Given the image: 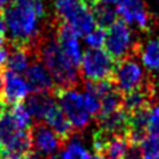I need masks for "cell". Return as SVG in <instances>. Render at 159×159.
Instances as JSON below:
<instances>
[{
	"mask_svg": "<svg viewBox=\"0 0 159 159\" xmlns=\"http://www.w3.org/2000/svg\"><path fill=\"white\" fill-rule=\"evenodd\" d=\"M6 21V39L11 47L33 49L47 32L45 17L37 12L34 0H11L3 9Z\"/></svg>",
	"mask_w": 159,
	"mask_h": 159,
	"instance_id": "1",
	"label": "cell"
},
{
	"mask_svg": "<svg viewBox=\"0 0 159 159\" xmlns=\"http://www.w3.org/2000/svg\"><path fill=\"white\" fill-rule=\"evenodd\" d=\"M54 31L52 33L49 29H47V32L43 34V37L39 40L37 45L33 49L37 58L43 61L49 73L52 74L56 88L76 89L81 84V74L78 73V68L73 65L60 47Z\"/></svg>",
	"mask_w": 159,
	"mask_h": 159,
	"instance_id": "2",
	"label": "cell"
},
{
	"mask_svg": "<svg viewBox=\"0 0 159 159\" xmlns=\"http://www.w3.org/2000/svg\"><path fill=\"white\" fill-rule=\"evenodd\" d=\"M29 130L20 126L11 110L6 109L0 117V147L4 151V159L9 157H25L32 151Z\"/></svg>",
	"mask_w": 159,
	"mask_h": 159,
	"instance_id": "3",
	"label": "cell"
},
{
	"mask_svg": "<svg viewBox=\"0 0 159 159\" xmlns=\"http://www.w3.org/2000/svg\"><path fill=\"white\" fill-rule=\"evenodd\" d=\"M139 47L141 44L137 43L131 27L121 19H118L106 29V40L103 48L116 61L137 56Z\"/></svg>",
	"mask_w": 159,
	"mask_h": 159,
	"instance_id": "4",
	"label": "cell"
},
{
	"mask_svg": "<svg viewBox=\"0 0 159 159\" xmlns=\"http://www.w3.org/2000/svg\"><path fill=\"white\" fill-rule=\"evenodd\" d=\"M54 94H56V99L60 107L65 113L76 133H82L90 125V114L85 107L82 94L77 92L76 89L60 88L56 89Z\"/></svg>",
	"mask_w": 159,
	"mask_h": 159,
	"instance_id": "5",
	"label": "cell"
},
{
	"mask_svg": "<svg viewBox=\"0 0 159 159\" xmlns=\"http://www.w3.org/2000/svg\"><path fill=\"white\" fill-rule=\"evenodd\" d=\"M117 61L109 54L105 49L89 48L84 53L81 69V77L86 81H105L111 80L116 69Z\"/></svg>",
	"mask_w": 159,
	"mask_h": 159,
	"instance_id": "6",
	"label": "cell"
},
{
	"mask_svg": "<svg viewBox=\"0 0 159 159\" xmlns=\"http://www.w3.org/2000/svg\"><path fill=\"white\" fill-rule=\"evenodd\" d=\"M111 81L123 96L141 88L147 82L143 66L135 56L117 61Z\"/></svg>",
	"mask_w": 159,
	"mask_h": 159,
	"instance_id": "7",
	"label": "cell"
},
{
	"mask_svg": "<svg viewBox=\"0 0 159 159\" xmlns=\"http://www.w3.org/2000/svg\"><path fill=\"white\" fill-rule=\"evenodd\" d=\"M29 133H31L32 150L45 158L60 152V148H62L65 145V142L44 122H34Z\"/></svg>",
	"mask_w": 159,
	"mask_h": 159,
	"instance_id": "8",
	"label": "cell"
},
{
	"mask_svg": "<svg viewBox=\"0 0 159 159\" xmlns=\"http://www.w3.org/2000/svg\"><path fill=\"white\" fill-rule=\"evenodd\" d=\"M116 9L118 17L130 27L135 25L142 31L150 27L151 17L143 0H118Z\"/></svg>",
	"mask_w": 159,
	"mask_h": 159,
	"instance_id": "9",
	"label": "cell"
},
{
	"mask_svg": "<svg viewBox=\"0 0 159 159\" xmlns=\"http://www.w3.org/2000/svg\"><path fill=\"white\" fill-rule=\"evenodd\" d=\"M54 24H56V31L54 32H56V39L60 47H61L64 53L68 56V58L72 61L73 65L80 68L84 54L78 41V36L66 23L54 20Z\"/></svg>",
	"mask_w": 159,
	"mask_h": 159,
	"instance_id": "10",
	"label": "cell"
},
{
	"mask_svg": "<svg viewBox=\"0 0 159 159\" xmlns=\"http://www.w3.org/2000/svg\"><path fill=\"white\" fill-rule=\"evenodd\" d=\"M24 78H25L29 90L32 93H43V92L54 93L57 89L52 74L49 73L43 61H40L37 57L28 66L25 73H24Z\"/></svg>",
	"mask_w": 159,
	"mask_h": 159,
	"instance_id": "11",
	"label": "cell"
},
{
	"mask_svg": "<svg viewBox=\"0 0 159 159\" xmlns=\"http://www.w3.org/2000/svg\"><path fill=\"white\" fill-rule=\"evenodd\" d=\"M4 93L3 101L6 105H16L23 102L29 94V86L25 78L9 69H4Z\"/></svg>",
	"mask_w": 159,
	"mask_h": 159,
	"instance_id": "12",
	"label": "cell"
},
{
	"mask_svg": "<svg viewBox=\"0 0 159 159\" xmlns=\"http://www.w3.org/2000/svg\"><path fill=\"white\" fill-rule=\"evenodd\" d=\"M28 113L31 114L33 122L45 121L48 113L52 110L54 105H57L56 94L51 92L43 93H31L23 101Z\"/></svg>",
	"mask_w": 159,
	"mask_h": 159,
	"instance_id": "13",
	"label": "cell"
},
{
	"mask_svg": "<svg viewBox=\"0 0 159 159\" xmlns=\"http://www.w3.org/2000/svg\"><path fill=\"white\" fill-rule=\"evenodd\" d=\"M66 24L70 25V28L76 32L78 37H85L88 33H90L94 28L98 27L94 13L86 3V0H84L81 7L72 15V17L68 20Z\"/></svg>",
	"mask_w": 159,
	"mask_h": 159,
	"instance_id": "14",
	"label": "cell"
},
{
	"mask_svg": "<svg viewBox=\"0 0 159 159\" xmlns=\"http://www.w3.org/2000/svg\"><path fill=\"white\" fill-rule=\"evenodd\" d=\"M97 126L99 130L114 134V135H126L129 130V113L125 109L97 117Z\"/></svg>",
	"mask_w": 159,
	"mask_h": 159,
	"instance_id": "15",
	"label": "cell"
},
{
	"mask_svg": "<svg viewBox=\"0 0 159 159\" xmlns=\"http://www.w3.org/2000/svg\"><path fill=\"white\" fill-rule=\"evenodd\" d=\"M45 123L65 143L68 141H70L73 135L78 134L73 129L72 123L69 122V119L65 116V113L62 111V109L60 107V106H57V105H54L52 110L48 113V116L45 118Z\"/></svg>",
	"mask_w": 159,
	"mask_h": 159,
	"instance_id": "16",
	"label": "cell"
},
{
	"mask_svg": "<svg viewBox=\"0 0 159 159\" xmlns=\"http://www.w3.org/2000/svg\"><path fill=\"white\" fill-rule=\"evenodd\" d=\"M34 49L25 48V47H11L9 45V53L6 62V66L9 70L17 74L25 73L31 62L36 58Z\"/></svg>",
	"mask_w": 159,
	"mask_h": 159,
	"instance_id": "17",
	"label": "cell"
},
{
	"mask_svg": "<svg viewBox=\"0 0 159 159\" xmlns=\"http://www.w3.org/2000/svg\"><path fill=\"white\" fill-rule=\"evenodd\" d=\"M152 88L148 82H146L145 85H142L141 88L135 89L130 93H127L123 96V105L122 109L130 114L139 110V109L150 106L151 98H152Z\"/></svg>",
	"mask_w": 159,
	"mask_h": 159,
	"instance_id": "18",
	"label": "cell"
},
{
	"mask_svg": "<svg viewBox=\"0 0 159 159\" xmlns=\"http://www.w3.org/2000/svg\"><path fill=\"white\" fill-rule=\"evenodd\" d=\"M133 145L127 139L126 135H110L102 150V155L107 159H125L129 150Z\"/></svg>",
	"mask_w": 159,
	"mask_h": 159,
	"instance_id": "19",
	"label": "cell"
},
{
	"mask_svg": "<svg viewBox=\"0 0 159 159\" xmlns=\"http://www.w3.org/2000/svg\"><path fill=\"white\" fill-rule=\"evenodd\" d=\"M142 65L148 70H159V39H148L139 47Z\"/></svg>",
	"mask_w": 159,
	"mask_h": 159,
	"instance_id": "20",
	"label": "cell"
},
{
	"mask_svg": "<svg viewBox=\"0 0 159 159\" xmlns=\"http://www.w3.org/2000/svg\"><path fill=\"white\" fill-rule=\"evenodd\" d=\"M99 101H101V114L99 116H105V114H110L122 109L123 94L118 90L113 82V85L99 96Z\"/></svg>",
	"mask_w": 159,
	"mask_h": 159,
	"instance_id": "21",
	"label": "cell"
},
{
	"mask_svg": "<svg viewBox=\"0 0 159 159\" xmlns=\"http://www.w3.org/2000/svg\"><path fill=\"white\" fill-rule=\"evenodd\" d=\"M76 137H77V134L72 137L70 141H68L69 143L62 150L64 158L65 159H92L89 151L80 143V141Z\"/></svg>",
	"mask_w": 159,
	"mask_h": 159,
	"instance_id": "22",
	"label": "cell"
},
{
	"mask_svg": "<svg viewBox=\"0 0 159 159\" xmlns=\"http://www.w3.org/2000/svg\"><path fill=\"white\" fill-rule=\"evenodd\" d=\"M143 159H159V135L157 134H147L139 145Z\"/></svg>",
	"mask_w": 159,
	"mask_h": 159,
	"instance_id": "23",
	"label": "cell"
},
{
	"mask_svg": "<svg viewBox=\"0 0 159 159\" xmlns=\"http://www.w3.org/2000/svg\"><path fill=\"white\" fill-rule=\"evenodd\" d=\"M11 113L12 116L15 117V119L17 121V123L20 126H21L23 129H31L32 125H33V119L31 117V114L28 113L27 107L24 106L23 102L20 103H16V105H12V109H11Z\"/></svg>",
	"mask_w": 159,
	"mask_h": 159,
	"instance_id": "24",
	"label": "cell"
},
{
	"mask_svg": "<svg viewBox=\"0 0 159 159\" xmlns=\"http://www.w3.org/2000/svg\"><path fill=\"white\" fill-rule=\"evenodd\" d=\"M84 39H85V43L89 45V48H94V49L103 48L106 40V29L97 27L90 33H88Z\"/></svg>",
	"mask_w": 159,
	"mask_h": 159,
	"instance_id": "25",
	"label": "cell"
},
{
	"mask_svg": "<svg viewBox=\"0 0 159 159\" xmlns=\"http://www.w3.org/2000/svg\"><path fill=\"white\" fill-rule=\"evenodd\" d=\"M82 97H84V103H85V107L89 111V114L97 118L101 114V101H99V98L96 94H93L88 90H85Z\"/></svg>",
	"mask_w": 159,
	"mask_h": 159,
	"instance_id": "26",
	"label": "cell"
},
{
	"mask_svg": "<svg viewBox=\"0 0 159 159\" xmlns=\"http://www.w3.org/2000/svg\"><path fill=\"white\" fill-rule=\"evenodd\" d=\"M147 131L148 134L159 135V103L150 105L148 107V118H147Z\"/></svg>",
	"mask_w": 159,
	"mask_h": 159,
	"instance_id": "27",
	"label": "cell"
},
{
	"mask_svg": "<svg viewBox=\"0 0 159 159\" xmlns=\"http://www.w3.org/2000/svg\"><path fill=\"white\" fill-rule=\"evenodd\" d=\"M125 159H143L141 150H139V146H131Z\"/></svg>",
	"mask_w": 159,
	"mask_h": 159,
	"instance_id": "28",
	"label": "cell"
},
{
	"mask_svg": "<svg viewBox=\"0 0 159 159\" xmlns=\"http://www.w3.org/2000/svg\"><path fill=\"white\" fill-rule=\"evenodd\" d=\"M0 36L6 37V21H4V12L0 9Z\"/></svg>",
	"mask_w": 159,
	"mask_h": 159,
	"instance_id": "29",
	"label": "cell"
},
{
	"mask_svg": "<svg viewBox=\"0 0 159 159\" xmlns=\"http://www.w3.org/2000/svg\"><path fill=\"white\" fill-rule=\"evenodd\" d=\"M3 93H4V74L2 68H0V98H3Z\"/></svg>",
	"mask_w": 159,
	"mask_h": 159,
	"instance_id": "30",
	"label": "cell"
},
{
	"mask_svg": "<svg viewBox=\"0 0 159 159\" xmlns=\"http://www.w3.org/2000/svg\"><path fill=\"white\" fill-rule=\"evenodd\" d=\"M47 159H65V158H64V155H62V151H60V152L53 154V155L47 157Z\"/></svg>",
	"mask_w": 159,
	"mask_h": 159,
	"instance_id": "31",
	"label": "cell"
},
{
	"mask_svg": "<svg viewBox=\"0 0 159 159\" xmlns=\"http://www.w3.org/2000/svg\"><path fill=\"white\" fill-rule=\"evenodd\" d=\"M6 102H4L3 101V98H0V117H2V114L4 113V111H6Z\"/></svg>",
	"mask_w": 159,
	"mask_h": 159,
	"instance_id": "32",
	"label": "cell"
},
{
	"mask_svg": "<svg viewBox=\"0 0 159 159\" xmlns=\"http://www.w3.org/2000/svg\"><path fill=\"white\" fill-rule=\"evenodd\" d=\"M9 3H11V0H0V9L6 8Z\"/></svg>",
	"mask_w": 159,
	"mask_h": 159,
	"instance_id": "33",
	"label": "cell"
},
{
	"mask_svg": "<svg viewBox=\"0 0 159 159\" xmlns=\"http://www.w3.org/2000/svg\"><path fill=\"white\" fill-rule=\"evenodd\" d=\"M92 159H107L105 155H102V154H94Z\"/></svg>",
	"mask_w": 159,
	"mask_h": 159,
	"instance_id": "34",
	"label": "cell"
},
{
	"mask_svg": "<svg viewBox=\"0 0 159 159\" xmlns=\"http://www.w3.org/2000/svg\"><path fill=\"white\" fill-rule=\"evenodd\" d=\"M6 159H25V157H9V158H6Z\"/></svg>",
	"mask_w": 159,
	"mask_h": 159,
	"instance_id": "35",
	"label": "cell"
},
{
	"mask_svg": "<svg viewBox=\"0 0 159 159\" xmlns=\"http://www.w3.org/2000/svg\"><path fill=\"white\" fill-rule=\"evenodd\" d=\"M0 159H4V151L2 147H0Z\"/></svg>",
	"mask_w": 159,
	"mask_h": 159,
	"instance_id": "36",
	"label": "cell"
}]
</instances>
